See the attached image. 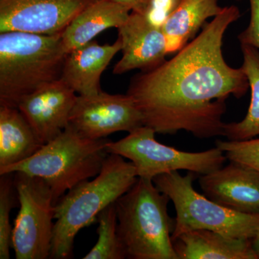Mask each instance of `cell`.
Listing matches in <instances>:
<instances>
[{
    "mask_svg": "<svg viewBox=\"0 0 259 259\" xmlns=\"http://www.w3.org/2000/svg\"><path fill=\"white\" fill-rule=\"evenodd\" d=\"M97 0H0V32L59 35Z\"/></svg>",
    "mask_w": 259,
    "mask_h": 259,
    "instance_id": "obj_10",
    "label": "cell"
},
{
    "mask_svg": "<svg viewBox=\"0 0 259 259\" xmlns=\"http://www.w3.org/2000/svg\"><path fill=\"white\" fill-rule=\"evenodd\" d=\"M42 146L18 108L0 106V168L28 159Z\"/></svg>",
    "mask_w": 259,
    "mask_h": 259,
    "instance_id": "obj_18",
    "label": "cell"
},
{
    "mask_svg": "<svg viewBox=\"0 0 259 259\" xmlns=\"http://www.w3.org/2000/svg\"><path fill=\"white\" fill-rule=\"evenodd\" d=\"M172 242L179 259H258L251 240L233 239L209 230L186 232Z\"/></svg>",
    "mask_w": 259,
    "mask_h": 259,
    "instance_id": "obj_16",
    "label": "cell"
},
{
    "mask_svg": "<svg viewBox=\"0 0 259 259\" xmlns=\"http://www.w3.org/2000/svg\"><path fill=\"white\" fill-rule=\"evenodd\" d=\"M197 174L179 171L161 174L153 179L158 190L166 194L176 210L174 239L186 232L209 230L233 239L252 240L259 229V214L236 212L207 198L194 190Z\"/></svg>",
    "mask_w": 259,
    "mask_h": 259,
    "instance_id": "obj_6",
    "label": "cell"
},
{
    "mask_svg": "<svg viewBox=\"0 0 259 259\" xmlns=\"http://www.w3.org/2000/svg\"><path fill=\"white\" fill-rule=\"evenodd\" d=\"M97 233L98 241L84 259H124L125 253L117 234V218L115 203L110 204L98 214Z\"/></svg>",
    "mask_w": 259,
    "mask_h": 259,
    "instance_id": "obj_20",
    "label": "cell"
},
{
    "mask_svg": "<svg viewBox=\"0 0 259 259\" xmlns=\"http://www.w3.org/2000/svg\"><path fill=\"white\" fill-rule=\"evenodd\" d=\"M19 204L14 173L0 175V258H10L13 228L10 212Z\"/></svg>",
    "mask_w": 259,
    "mask_h": 259,
    "instance_id": "obj_21",
    "label": "cell"
},
{
    "mask_svg": "<svg viewBox=\"0 0 259 259\" xmlns=\"http://www.w3.org/2000/svg\"><path fill=\"white\" fill-rule=\"evenodd\" d=\"M252 246H253V250H254L257 258L259 259V229L257 231L255 236L252 238Z\"/></svg>",
    "mask_w": 259,
    "mask_h": 259,
    "instance_id": "obj_25",
    "label": "cell"
},
{
    "mask_svg": "<svg viewBox=\"0 0 259 259\" xmlns=\"http://www.w3.org/2000/svg\"><path fill=\"white\" fill-rule=\"evenodd\" d=\"M170 199L153 181L139 177L115 202L117 234L125 258L179 259L171 239Z\"/></svg>",
    "mask_w": 259,
    "mask_h": 259,
    "instance_id": "obj_4",
    "label": "cell"
},
{
    "mask_svg": "<svg viewBox=\"0 0 259 259\" xmlns=\"http://www.w3.org/2000/svg\"><path fill=\"white\" fill-rule=\"evenodd\" d=\"M175 1H176L177 5H178L179 3H180L182 0H175Z\"/></svg>",
    "mask_w": 259,
    "mask_h": 259,
    "instance_id": "obj_26",
    "label": "cell"
},
{
    "mask_svg": "<svg viewBox=\"0 0 259 259\" xmlns=\"http://www.w3.org/2000/svg\"><path fill=\"white\" fill-rule=\"evenodd\" d=\"M66 56L61 34L0 32V106L18 108L25 97L60 80Z\"/></svg>",
    "mask_w": 259,
    "mask_h": 259,
    "instance_id": "obj_3",
    "label": "cell"
},
{
    "mask_svg": "<svg viewBox=\"0 0 259 259\" xmlns=\"http://www.w3.org/2000/svg\"><path fill=\"white\" fill-rule=\"evenodd\" d=\"M128 134L115 142L109 141L107 152L129 159L141 178L153 180L161 174L180 170L205 175L222 167L227 159L217 146L202 152H187L162 144L156 141L154 130L148 126Z\"/></svg>",
    "mask_w": 259,
    "mask_h": 259,
    "instance_id": "obj_7",
    "label": "cell"
},
{
    "mask_svg": "<svg viewBox=\"0 0 259 259\" xmlns=\"http://www.w3.org/2000/svg\"><path fill=\"white\" fill-rule=\"evenodd\" d=\"M144 125V116L132 97L103 91L77 95L68 125L81 137L91 140L107 139L120 131L131 133Z\"/></svg>",
    "mask_w": 259,
    "mask_h": 259,
    "instance_id": "obj_9",
    "label": "cell"
},
{
    "mask_svg": "<svg viewBox=\"0 0 259 259\" xmlns=\"http://www.w3.org/2000/svg\"><path fill=\"white\" fill-rule=\"evenodd\" d=\"M76 97L72 89L62 80H57L25 97L18 108L44 145L67 127Z\"/></svg>",
    "mask_w": 259,
    "mask_h": 259,
    "instance_id": "obj_11",
    "label": "cell"
},
{
    "mask_svg": "<svg viewBox=\"0 0 259 259\" xmlns=\"http://www.w3.org/2000/svg\"><path fill=\"white\" fill-rule=\"evenodd\" d=\"M131 11L112 0H97L89 5L61 32L66 54L94 40L102 32L118 28L128 18Z\"/></svg>",
    "mask_w": 259,
    "mask_h": 259,
    "instance_id": "obj_15",
    "label": "cell"
},
{
    "mask_svg": "<svg viewBox=\"0 0 259 259\" xmlns=\"http://www.w3.org/2000/svg\"><path fill=\"white\" fill-rule=\"evenodd\" d=\"M138 178L131 162L108 154L93 180L81 182L62 196L54 207L56 222L49 258H69L78 233L96 222L98 214L127 192Z\"/></svg>",
    "mask_w": 259,
    "mask_h": 259,
    "instance_id": "obj_2",
    "label": "cell"
},
{
    "mask_svg": "<svg viewBox=\"0 0 259 259\" xmlns=\"http://www.w3.org/2000/svg\"><path fill=\"white\" fill-rule=\"evenodd\" d=\"M240 17L238 7H225L171 59L135 75L127 94L144 125L156 134L185 131L202 139L224 136L226 100L231 95L241 98L250 88L242 67H231L223 55L225 32Z\"/></svg>",
    "mask_w": 259,
    "mask_h": 259,
    "instance_id": "obj_1",
    "label": "cell"
},
{
    "mask_svg": "<svg viewBox=\"0 0 259 259\" xmlns=\"http://www.w3.org/2000/svg\"><path fill=\"white\" fill-rule=\"evenodd\" d=\"M110 141L85 139L67 126L31 157L1 167L0 175L21 172L40 179L50 187L56 204L69 190L100 173Z\"/></svg>",
    "mask_w": 259,
    "mask_h": 259,
    "instance_id": "obj_5",
    "label": "cell"
},
{
    "mask_svg": "<svg viewBox=\"0 0 259 259\" xmlns=\"http://www.w3.org/2000/svg\"><path fill=\"white\" fill-rule=\"evenodd\" d=\"M116 3L123 5L131 12L144 15L149 7L151 0H112Z\"/></svg>",
    "mask_w": 259,
    "mask_h": 259,
    "instance_id": "obj_24",
    "label": "cell"
},
{
    "mask_svg": "<svg viewBox=\"0 0 259 259\" xmlns=\"http://www.w3.org/2000/svg\"><path fill=\"white\" fill-rule=\"evenodd\" d=\"M219 0H182L161 28L166 40L167 54H175L190 42L206 20L223 11Z\"/></svg>",
    "mask_w": 259,
    "mask_h": 259,
    "instance_id": "obj_17",
    "label": "cell"
},
{
    "mask_svg": "<svg viewBox=\"0 0 259 259\" xmlns=\"http://www.w3.org/2000/svg\"><path fill=\"white\" fill-rule=\"evenodd\" d=\"M14 175L20 205L12 236L15 258H49L55 220L52 191L37 177L21 172Z\"/></svg>",
    "mask_w": 259,
    "mask_h": 259,
    "instance_id": "obj_8",
    "label": "cell"
},
{
    "mask_svg": "<svg viewBox=\"0 0 259 259\" xmlns=\"http://www.w3.org/2000/svg\"><path fill=\"white\" fill-rule=\"evenodd\" d=\"M250 19L248 26L238 35L241 44L256 48L259 50V0H249Z\"/></svg>",
    "mask_w": 259,
    "mask_h": 259,
    "instance_id": "obj_23",
    "label": "cell"
},
{
    "mask_svg": "<svg viewBox=\"0 0 259 259\" xmlns=\"http://www.w3.org/2000/svg\"><path fill=\"white\" fill-rule=\"evenodd\" d=\"M121 49L122 42L117 37L111 45H100L93 40L70 51L65 58L61 80L80 96L100 93L102 75Z\"/></svg>",
    "mask_w": 259,
    "mask_h": 259,
    "instance_id": "obj_14",
    "label": "cell"
},
{
    "mask_svg": "<svg viewBox=\"0 0 259 259\" xmlns=\"http://www.w3.org/2000/svg\"><path fill=\"white\" fill-rule=\"evenodd\" d=\"M199 185L204 196L226 208L259 214V172L246 165L230 161L201 175Z\"/></svg>",
    "mask_w": 259,
    "mask_h": 259,
    "instance_id": "obj_12",
    "label": "cell"
},
{
    "mask_svg": "<svg viewBox=\"0 0 259 259\" xmlns=\"http://www.w3.org/2000/svg\"><path fill=\"white\" fill-rule=\"evenodd\" d=\"M117 29L122 55L114 67L113 74H125L134 69L151 71L166 61L168 54L163 30L144 15L131 12L127 20Z\"/></svg>",
    "mask_w": 259,
    "mask_h": 259,
    "instance_id": "obj_13",
    "label": "cell"
},
{
    "mask_svg": "<svg viewBox=\"0 0 259 259\" xmlns=\"http://www.w3.org/2000/svg\"><path fill=\"white\" fill-rule=\"evenodd\" d=\"M215 146L222 150L229 161L243 163L259 172V138L245 141L218 140Z\"/></svg>",
    "mask_w": 259,
    "mask_h": 259,
    "instance_id": "obj_22",
    "label": "cell"
},
{
    "mask_svg": "<svg viewBox=\"0 0 259 259\" xmlns=\"http://www.w3.org/2000/svg\"><path fill=\"white\" fill-rule=\"evenodd\" d=\"M243 56L242 69L244 71L250 89V102L243 120L225 123L224 136L229 141H245L259 136V50L241 44Z\"/></svg>",
    "mask_w": 259,
    "mask_h": 259,
    "instance_id": "obj_19",
    "label": "cell"
}]
</instances>
